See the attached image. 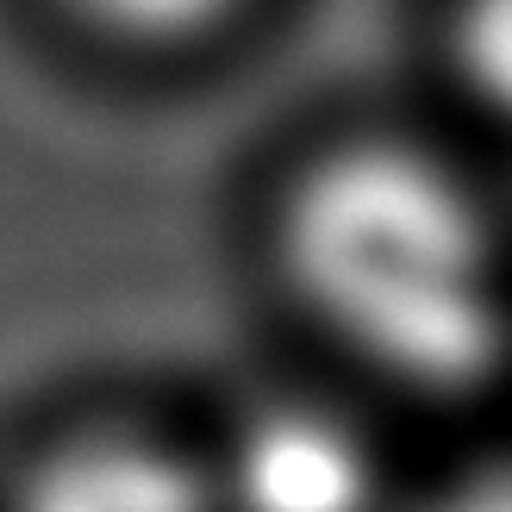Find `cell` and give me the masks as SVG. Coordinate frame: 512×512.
I'll use <instances>...</instances> for the list:
<instances>
[{
    "mask_svg": "<svg viewBox=\"0 0 512 512\" xmlns=\"http://www.w3.org/2000/svg\"><path fill=\"white\" fill-rule=\"evenodd\" d=\"M94 19L119 25V32H138V38H175V32H194V25L219 19L232 0H82Z\"/></svg>",
    "mask_w": 512,
    "mask_h": 512,
    "instance_id": "obj_5",
    "label": "cell"
},
{
    "mask_svg": "<svg viewBox=\"0 0 512 512\" xmlns=\"http://www.w3.org/2000/svg\"><path fill=\"white\" fill-rule=\"evenodd\" d=\"M13 512H213V481L138 438H88L44 456Z\"/></svg>",
    "mask_w": 512,
    "mask_h": 512,
    "instance_id": "obj_3",
    "label": "cell"
},
{
    "mask_svg": "<svg viewBox=\"0 0 512 512\" xmlns=\"http://www.w3.org/2000/svg\"><path fill=\"white\" fill-rule=\"evenodd\" d=\"M431 512H512V469L481 475V481H463V488H450Z\"/></svg>",
    "mask_w": 512,
    "mask_h": 512,
    "instance_id": "obj_6",
    "label": "cell"
},
{
    "mask_svg": "<svg viewBox=\"0 0 512 512\" xmlns=\"http://www.w3.org/2000/svg\"><path fill=\"white\" fill-rule=\"evenodd\" d=\"M456 50H463V69L481 100L512 113V0H469L456 25Z\"/></svg>",
    "mask_w": 512,
    "mask_h": 512,
    "instance_id": "obj_4",
    "label": "cell"
},
{
    "mask_svg": "<svg viewBox=\"0 0 512 512\" xmlns=\"http://www.w3.org/2000/svg\"><path fill=\"white\" fill-rule=\"evenodd\" d=\"M381 475L363 431L325 406H263L225 450L219 512H375Z\"/></svg>",
    "mask_w": 512,
    "mask_h": 512,
    "instance_id": "obj_2",
    "label": "cell"
},
{
    "mask_svg": "<svg viewBox=\"0 0 512 512\" xmlns=\"http://www.w3.org/2000/svg\"><path fill=\"white\" fill-rule=\"evenodd\" d=\"M300 294L419 388H469L500 363L506 300L475 200L450 169L400 144L325 157L288 200Z\"/></svg>",
    "mask_w": 512,
    "mask_h": 512,
    "instance_id": "obj_1",
    "label": "cell"
}]
</instances>
